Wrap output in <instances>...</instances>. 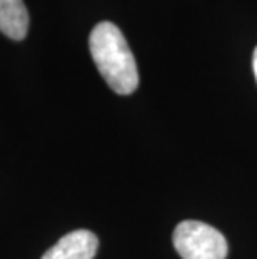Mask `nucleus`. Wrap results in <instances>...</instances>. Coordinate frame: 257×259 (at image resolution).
<instances>
[{
  "mask_svg": "<svg viewBox=\"0 0 257 259\" xmlns=\"http://www.w3.org/2000/svg\"><path fill=\"white\" fill-rule=\"evenodd\" d=\"M89 47L100 75L114 92L129 96L137 89V64L124 34L116 24H97L90 32Z\"/></svg>",
  "mask_w": 257,
  "mask_h": 259,
  "instance_id": "1",
  "label": "nucleus"
},
{
  "mask_svg": "<svg viewBox=\"0 0 257 259\" xmlns=\"http://www.w3.org/2000/svg\"><path fill=\"white\" fill-rule=\"evenodd\" d=\"M174 247L182 259H226L227 241L221 231L202 221L187 219L177 224Z\"/></svg>",
  "mask_w": 257,
  "mask_h": 259,
  "instance_id": "2",
  "label": "nucleus"
},
{
  "mask_svg": "<svg viewBox=\"0 0 257 259\" xmlns=\"http://www.w3.org/2000/svg\"><path fill=\"white\" fill-rule=\"evenodd\" d=\"M99 239L92 231L77 229L60 238L42 259H94Z\"/></svg>",
  "mask_w": 257,
  "mask_h": 259,
  "instance_id": "3",
  "label": "nucleus"
},
{
  "mask_svg": "<svg viewBox=\"0 0 257 259\" xmlns=\"http://www.w3.org/2000/svg\"><path fill=\"white\" fill-rule=\"evenodd\" d=\"M0 32L12 40H24L27 37L29 12L24 0H0Z\"/></svg>",
  "mask_w": 257,
  "mask_h": 259,
  "instance_id": "4",
  "label": "nucleus"
},
{
  "mask_svg": "<svg viewBox=\"0 0 257 259\" xmlns=\"http://www.w3.org/2000/svg\"><path fill=\"white\" fill-rule=\"evenodd\" d=\"M252 65H254V74H255V80H257V47L254 51V59H252Z\"/></svg>",
  "mask_w": 257,
  "mask_h": 259,
  "instance_id": "5",
  "label": "nucleus"
}]
</instances>
